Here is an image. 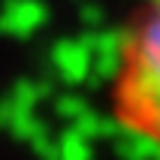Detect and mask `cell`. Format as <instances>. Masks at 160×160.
Wrapping results in <instances>:
<instances>
[{
    "instance_id": "obj_1",
    "label": "cell",
    "mask_w": 160,
    "mask_h": 160,
    "mask_svg": "<svg viewBox=\"0 0 160 160\" xmlns=\"http://www.w3.org/2000/svg\"><path fill=\"white\" fill-rule=\"evenodd\" d=\"M106 97L112 121L160 157V0H142L130 12Z\"/></svg>"
}]
</instances>
